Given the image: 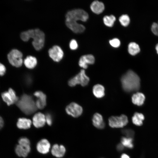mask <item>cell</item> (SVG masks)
Instances as JSON below:
<instances>
[{"mask_svg":"<svg viewBox=\"0 0 158 158\" xmlns=\"http://www.w3.org/2000/svg\"><path fill=\"white\" fill-rule=\"evenodd\" d=\"M46 122L45 116L41 113H36L33 117L32 123L36 128H40L44 126Z\"/></svg>","mask_w":158,"mask_h":158,"instance_id":"obj_14","label":"cell"},{"mask_svg":"<svg viewBox=\"0 0 158 158\" xmlns=\"http://www.w3.org/2000/svg\"><path fill=\"white\" fill-rule=\"evenodd\" d=\"M108 121L109 126L112 128H123L128 122L127 117L124 114L119 116H111L109 118Z\"/></svg>","mask_w":158,"mask_h":158,"instance_id":"obj_7","label":"cell"},{"mask_svg":"<svg viewBox=\"0 0 158 158\" xmlns=\"http://www.w3.org/2000/svg\"><path fill=\"white\" fill-rule=\"evenodd\" d=\"M124 146L121 143H119L116 146V149L118 151H121L123 150Z\"/></svg>","mask_w":158,"mask_h":158,"instance_id":"obj_35","label":"cell"},{"mask_svg":"<svg viewBox=\"0 0 158 158\" xmlns=\"http://www.w3.org/2000/svg\"><path fill=\"white\" fill-rule=\"evenodd\" d=\"M51 145L49 142L46 139H43L37 143L36 148L37 151L40 153L45 154L49 151Z\"/></svg>","mask_w":158,"mask_h":158,"instance_id":"obj_12","label":"cell"},{"mask_svg":"<svg viewBox=\"0 0 158 158\" xmlns=\"http://www.w3.org/2000/svg\"><path fill=\"white\" fill-rule=\"evenodd\" d=\"M145 99L144 95L141 92H138L133 94L132 97V101L135 104L138 106L142 105Z\"/></svg>","mask_w":158,"mask_h":158,"instance_id":"obj_20","label":"cell"},{"mask_svg":"<svg viewBox=\"0 0 158 158\" xmlns=\"http://www.w3.org/2000/svg\"><path fill=\"white\" fill-rule=\"evenodd\" d=\"M23 54L16 49L11 50L8 54L7 58L9 63L16 67L21 66L23 62Z\"/></svg>","mask_w":158,"mask_h":158,"instance_id":"obj_6","label":"cell"},{"mask_svg":"<svg viewBox=\"0 0 158 158\" xmlns=\"http://www.w3.org/2000/svg\"><path fill=\"white\" fill-rule=\"evenodd\" d=\"M46 122L48 125L51 126L52 122V118L51 115L49 114H47L45 116Z\"/></svg>","mask_w":158,"mask_h":158,"instance_id":"obj_33","label":"cell"},{"mask_svg":"<svg viewBox=\"0 0 158 158\" xmlns=\"http://www.w3.org/2000/svg\"><path fill=\"white\" fill-rule=\"evenodd\" d=\"M128 51L130 55L134 56L140 52V47L136 43L131 42L128 45Z\"/></svg>","mask_w":158,"mask_h":158,"instance_id":"obj_23","label":"cell"},{"mask_svg":"<svg viewBox=\"0 0 158 158\" xmlns=\"http://www.w3.org/2000/svg\"><path fill=\"white\" fill-rule=\"evenodd\" d=\"M123 90L127 92L138 90L140 87V79L138 76L131 70L128 71L121 79Z\"/></svg>","mask_w":158,"mask_h":158,"instance_id":"obj_3","label":"cell"},{"mask_svg":"<svg viewBox=\"0 0 158 158\" xmlns=\"http://www.w3.org/2000/svg\"><path fill=\"white\" fill-rule=\"evenodd\" d=\"M32 123L30 119L24 118H20L18 119L17 126L19 129H27L30 127Z\"/></svg>","mask_w":158,"mask_h":158,"instance_id":"obj_19","label":"cell"},{"mask_svg":"<svg viewBox=\"0 0 158 158\" xmlns=\"http://www.w3.org/2000/svg\"><path fill=\"white\" fill-rule=\"evenodd\" d=\"M156 50L157 54H158V43L157 44L155 47Z\"/></svg>","mask_w":158,"mask_h":158,"instance_id":"obj_38","label":"cell"},{"mask_svg":"<svg viewBox=\"0 0 158 158\" xmlns=\"http://www.w3.org/2000/svg\"><path fill=\"white\" fill-rule=\"evenodd\" d=\"M116 20L115 16L113 15L105 16L103 18V22L105 25L109 27L113 26Z\"/></svg>","mask_w":158,"mask_h":158,"instance_id":"obj_25","label":"cell"},{"mask_svg":"<svg viewBox=\"0 0 158 158\" xmlns=\"http://www.w3.org/2000/svg\"><path fill=\"white\" fill-rule=\"evenodd\" d=\"M92 124L94 126L99 129H102L105 126V123L101 115L98 113L95 114L92 118Z\"/></svg>","mask_w":158,"mask_h":158,"instance_id":"obj_16","label":"cell"},{"mask_svg":"<svg viewBox=\"0 0 158 158\" xmlns=\"http://www.w3.org/2000/svg\"></svg>","mask_w":158,"mask_h":158,"instance_id":"obj_39","label":"cell"},{"mask_svg":"<svg viewBox=\"0 0 158 158\" xmlns=\"http://www.w3.org/2000/svg\"><path fill=\"white\" fill-rule=\"evenodd\" d=\"M4 122L3 118L0 116V129L3 127Z\"/></svg>","mask_w":158,"mask_h":158,"instance_id":"obj_36","label":"cell"},{"mask_svg":"<svg viewBox=\"0 0 158 158\" xmlns=\"http://www.w3.org/2000/svg\"><path fill=\"white\" fill-rule=\"evenodd\" d=\"M105 89L103 86L97 84L95 85L92 89V92L94 96L97 98H101L105 95Z\"/></svg>","mask_w":158,"mask_h":158,"instance_id":"obj_21","label":"cell"},{"mask_svg":"<svg viewBox=\"0 0 158 158\" xmlns=\"http://www.w3.org/2000/svg\"><path fill=\"white\" fill-rule=\"evenodd\" d=\"M16 104L20 109L27 115L33 113L37 109L32 97L26 94L23 95L19 98Z\"/></svg>","mask_w":158,"mask_h":158,"instance_id":"obj_4","label":"cell"},{"mask_svg":"<svg viewBox=\"0 0 158 158\" xmlns=\"http://www.w3.org/2000/svg\"><path fill=\"white\" fill-rule=\"evenodd\" d=\"M151 30L153 33L156 35L158 36V24L154 23L152 24L151 28Z\"/></svg>","mask_w":158,"mask_h":158,"instance_id":"obj_31","label":"cell"},{"mask_svg":"<svg viewBox=\"0 0 158 158\" xmlns=\"http://www.w3.org/2000/svg\"><path fill=\"white\" fill-rule=\"evenodd\" d=\"M5 66L2 63H0V76L4 75L6 71Z\"/></svg>","mask_w":158,"mask_h":158,"instance_id":"obj_34","label":"cell"},{"mask_svg":"<svg viewBox=\"0 0 158 158\" xmlns=\"http://www.w3.org/2000/svg\"><path fill=\"white\" fill-rule=\"evenodd\" d=\"M50 57L54 61H59L62 58L63 52L60 47L57 45H54L48 51Z\"/></svg>","mask_w":158,"mask_h":158,"instance_id":"obj_10","label":"cell"},{"mask_svg":"<svg viewBox=\"0 0 158 158\" xmlns=\"http://www.w3.org/2000/svg\"><path fill=\"white\" fill-rule=\"evenodd\" d=\"M121 132L126 136V137L129 138H132L135 134L134 131L130 129H123L122 130Z\"/></svg>","mask_w":158,"mask_h":158,"instance_id":"obj_29","label":"cell"},{"mask_svg":"<svg viewBox=\"0 0 158 158\" xmlns=\"http://www.w3.org/2000/svg\"><path fill=\"white\" fill-rule=\"evenodd\" d=\"M144 116L143 114L138 112L135 113L132 117L133 123L137 126H141L143 124Z\"/></svg>","mask_w":158,"mask_h":158,"instance_id":"obj_24","label":"cell"},{"mask_svg":"<svg viewBox=\"0 0 158 158\" xmlns=\"http://www.w3.org/2000/svg\"><path fill=\"white\" fill-rule=\"evenodd\" d=\"M70 47L72 50H75L78 47V44L76 41L74 39L71 40L69 44Z\"/></svg>","mask_w":158,"mask_h":158,"instance_id":"obj_32","label":"cell"},{"mask_svg":"<svg viewBox=\"0 0 158 158\" xmlns=\"http://www.w3.org/2000/svg\"><path fill=\"white\" fill-rule=\"evenodd\" d=\"M66 111L68 114L74 117H78L82 114L83 109L80 105L75 102H72L67 106Z\"/></svg>","mask_w":158,"mask_h":158,"instance_id":"obj_9","label":"cell"},{"mask_svg":"<svg viewBox=\"0 0 158 158\" xmlns=\"http://www.w3.org/2000/svg\"><path fill=\"white\" fill-rule=\"evenodd\" d=\"M65 17L66 25L73 32L80 33L85 30V26L77 22L78 20L85 22L88 19V15L85 11L80 9L72 10L67 12Z\"/></svg>","mask_w":158,"mask_h":158,"instance_id":"obj_1","label":"cell"},{"mask_svg":"<svg viewBox=\"0 0 158 158\" xmlns=\"http://www.w3.org/2000/svg\"><path fill=\"white\" fill-rule=\"evenodd\" d=\"M89 81V78L86 75L85 70L83 69L69 80L68 84L71 87L75 86L77 84L85 86L87 85Z\"/></svg>","mask_w":158,"mask_h":158,"instance_id":"obj_5","label":"cell"},{"mask_svg":"<svg viewBox=\"0 0 158 158\" xmlns=\"http://www.w3.org/2000/svg\"><path fill=\"white\" fill-rule=\"evenodd\" d=\"M37 60L36 58L31 56H27L24 59V64L25 66L29 69L34 68L37 64Z\"/></svg>","mask_w":158,"mask_h":158,"instance_id":"obj_22","label":"cell"},{"mask_svg":"<svg viewBox=\"0 0 158 158\" xmlns=\"http://www.w3.org/2000/svg\"><path fill=\"white\" fill-rule=\"evenodd\" d=\"M51 151L54 156L57 158H61L64 155L66 150L63 145L55 144L52 147Z\"/></svg>","mask_w":158,"mask_h":158,"instance_id":"obj_15","label":"cell"},{"mask_svg":"<svg viewBox=\"0 0 158 158\" xmlns=\"http://www.w3.org/2000/svg\"><path fill=\"white\" fill-rule=\"evenodd\" d=\"M120 158H130L128 154L123 153L121 155Z\"/></svg>","mask_w":158,"mask_h":158,"instance_id":"obj_37","label":"cell"},{"mask_svg":"<svg viewBox=\"0 0 158 158\" xmlns=\"http://www.w3.org/2000/svg\"><path fill=\"white\" fill-rule=\"evenodd\" d=\"M18 144L26 147H30V142L29 140L26 137H22L19 139L18 141Z\"/></svg>","mask_w":158,"mask_h":158,"instance_id":"obj_28","label":"cell"},{"mask_svg":"<svg viewBox=\"0 0 158 158\" xmlns=\"http://www.w3.org/2000/svg\"><path fill=\"white\" fill-rule=\"evenodd\" d=\"M31 150L30 147H26L19 144L16 145L15 149L16 154L20 157H26Z\"/></svg>","mask_w":158,"mask_h":158,"instance_id":"obj_17","label":"cell"},{"mask_svg":"<svg viewBox=\"0 0 158 158\" xmlns=\"http://www.w3.org/2000/svg\"><path fill=\"white\" fill-rule=\"evenodd\" d=\"M1 96L3 101L8 106L16 103L19 99L15 91L11 88H9L8 91L3 92Z\"/></svg>","mask_w":158,"mask_h":158,"instance_id":"obj_8","label":"cell"},{"mask_svg":"<svg viewBox=\"0 0 158 158\" xmlns=\"http://www.w3.org/2000/svg\"><path fill=\"white\" fill-rule=\"evenodd\" d=\"M34 95L36 97L35 102L37 108L42 109L46 105V96L42 92L37 91L34 93Z\"/></svg>","mask_w":158,"mask_h":158,"instance_id":"obj_11","label":"cell"},{"mask_svg":"<svg viewBox=\"0 0 158 158\" xmlns=\"http://www.w3.org/2000/svg\"><path fill=\"white\" fill-rule=\"evenodd\" d=\"M90 7L92 11L97 14L101 13L104 9L103 3L97 0L93 1L91 4Z\"/></svg>","mask_w":158,"mask_h":158,"instance_id":"obj_18","label":"cell"},{"mask_svg":"<svg viewBox=\"0 0 158 158\" xmlns=\"http://www.w3.org/2000/svg\"><path fill=\"white\" fill-rule=\"evenodd\" d=\"M119 20L121 25L125 27L128 25L130 21L129 16L127 14L121 15L119 17Z\"/></svg>","mask_w":158,"mask_h":158,"instance_id":"obj_27","label":"cell"},{"mask_svg":"<svg viewBox=\"0 0 158 158\" xmlns=\"http://www.w3.org/2000/svg\"><path fill=\"white\" fill-rule=\"evenodd\" d=\"M110 44L114 47H118L120 45V41L117 38H114L109 41Z\"/></svg>","mask_w":158,"mask_h":158,"instance_id":"obj_30","label":"cell"},{"mask_svg":"<svg viewBox=\"0 0 158 158\" xmlns=\"http://www.w3.org/2000/svg\"><path fill=\"white\" fill-rule=\"evenodd\" d=\"M95 61V59L92 54L85 55L82 56L79 60V66L83 69H87L88 65L93 64Z\"/></svg>","mask_w":158,"mask_h":158,"instance_id":"obj_13","label":"cell"},{"mask_svg":"<svg viewBox=\"0 0 158 158\" xmlns=\"http://www.w3.org/2000/svg\"><path fill=\"white\" fill-rule=\"evenodd\" d=\"M121 143L124 146L129 149L133 147V139L132 138L122 137L121 139Z\"/></svg>","mask_w":158,"mask_h":158,"instance_id":"obj_26","label":"cell"},{"mask_svg":"<svg viewBox=\"0 0 158 158\" xmlns=\"http://www.w3.org/2000/svg\"><path fill=\"white\" fill-rule=\"evenodd\" d=\"M20 37L21 39L25 42L32 38L33 40L32 42V45L37 50L41 49L44 46L45 35L39 29H30L23 32L21 33Z\"/></svg>","mask_w":158,"mask_h":158,"instance_id":"obj_2","label":"cell"}]
</instances>
